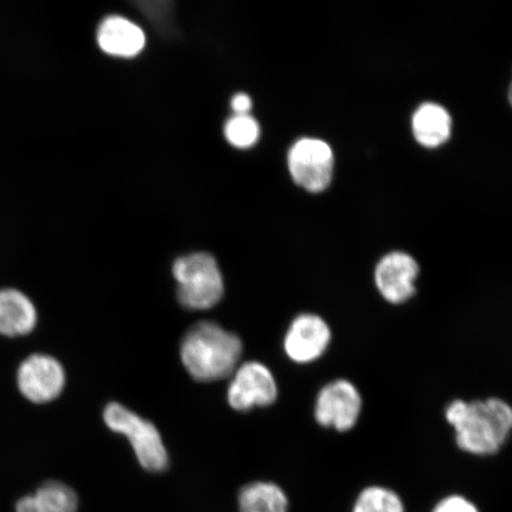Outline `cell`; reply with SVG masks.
<instances>
[{"label": "cell", "mask_w": 512, "mask_h": 512, "mask_svg": "<svg viewBox=\"0 0 512 512\" xmlns=\"http://www.w3.org/2000/svg\"><path fill=\"white\" fill-rule=\"evenodd\" d=\"M239 336L214 322H198L184 335L181 358L192 379L214 382L233 375L242 355Z\"/></svg>", "instance_id": "obj_2"}, {"label": "cell", "mask_w": 512, "mask_h": 512, "mask_svg": "<svg viewBox=\"0 0 512 512\" xmlns=\"http://www.w3.org/2000/svg\"><path fill=\"white\" fill-rule=\"evenodd\" d=\"M230 377L227 398L235 411L247 412L256 407L271 406L278 398L277 381L265 364L243 363Z\"/></svg>", "instance_id": "obj_7"}, {"label": "cell", "mask_w": 512, "mask_h": 512, "mask_svg": "<svg viewBox=\"0 0 512 512\" xmlns=\"http://www.w3.org/2000/svg\"><path fill=\"white\" fill-rule=\"evenodd\" d=\"M172 273L177 281L178 302L185 309H211L224 296L222 273L213 255L192 253L174 262Z\"/></svg>", "instance_id": "obj_3"}, {"label": "cell", "mask_w": 512, "mask_h": 512, "mask_svg": "<svg viewBox=\"0 0 512 512\" xmlns=\"http://www.w3.org/2000/svg\"><path fill=\"white\" fill-rule=\"evenodd\" d=\"M363 411V398L354 382L337 379L319 390L315 419L324 428L347 433L357 426Z\"/></svg>", "instance_id": "obj_5"}, {"label": "cell", "mask_w": 512, "mask_h": 512, "mask_svg": "<svg viewBox=\"0 0 512 512\" xmlns=\"http://www.w3.org/2000/svg\"><path fill=\"white\" fill-rule=\"evenodd\" d=\"M37 324V310L24 293L14 288L0 291V335H29Z\"/></svg>", "instance_id": "obj_12"}, {"label": "cell", "mask_w": 512, "mask_h": 512, "mask_svg": "<svg viewBox=\"0 0 512 512\" xmlns=\"http://www.w3.org/2000/svg\"><path fill=\"white\" fill-rule=\"evenodd\" d=\"M445 419L457 446L471 456H495L512 433V406L499 398L453 400L445 408Z\"/></svg>", "instance_id": "obj_1"}, {"label": "cell", "mask_w": 512, "mask_h": 512, "mask_svg": "<svg viewBox=\"0 0 512 512\" xmlns=\"http://www.w3.org/2000/svg\"><path fill=\"white\" fill-rule=\"evenodd\" d=\"M413 134L418 143L434 149L451 137L452 119L446 108L438 104L421 105L413 115Z\"/></svg>", "instance_id": "obj_13"}, {"label": "cell", "mask_w": 512, "mask_h": 512, "mask_svg": "<svg viewBox=\"0 0 512 512\" xmlns=\"http://www.w3.org/2000/svg\"><path fill=\"white\" fill-rule=\"evenodd\" d=\"M17 382L25 399L47 403L59 398L66 386V373L56 358L35 354L19 367Z\"/></svg>", "instance_id": "obj_10"}, {"label": "cell", "mask_w": 512, "mask_h": 512, "mask_svg": "<svg viewBox=\"0 0 512 512\" xmlns=\"http://www.w3.org/2000/svg\"><path fill=\"white\" fill-rule=\"evenodd\" d=\"M230 106L235 115H246L252 110V100L247 94H236L230 101Z\"/></svg>", "instance_id": "obj_19"}, {"label": "cell", "mask_w": 512, "mask_h": 512, "mask_svg": "<svg viewBox=\"0 0 512 512\" xmlns=\"http://www.w3.org/2000/svg\"><path fill=\"white\" fill-rule=\"evenodd\" d=\"M104 421L111 431L123 434L130 441L143 469L163 472L169 466V454L157 427L118 402L107 405Z\"/></svg>", "instance_id": "obj_4"}, {"label": "cell", "mask_w": 512, "mask_h": 512, "mask_svg": "<svg viewBox=\"0 0 512 512\" xmlns=\"http://www.w3.org/2000/svg\"><path fill=\"white\" fill-rule=\"evenodd\" d=\"M224 136L230 145L238 149H249L258 143L260 126L251 115H234L224 126Z\"/></svg>", "instance_id": "obj_17"}, {"label": "cell", "mask_w": 512, "mask_h": 512, "mask_svg": "<svg viewBox=\"0 0 512 512\" xmlns=\"http://www.w3.org/2000/svg\"><path fill=\"white\" fill-rule=\"evenodd\" d=\"M331 341L332 331L323 317L300 313L286 332L284 350L292 362L309 364L323 357Z\"/></svg>", "instance_id": "obj_9"}, {"label": "cell", "mask_w": 512, "mask_h": 512, "mask_svg": "<svg viewBox=\"0 0 512 512\" xmlns=\"http://www.w3.org/2000/svg\"><path fill=\"white\" fill-rule=\"evenodd\" d=\"M99 47L106 54L117 57H134L145 47V34L130 19L110 16L104 19L98 29Z\"/></svg>", "instance_id": "obj_11"}, {"label": "cell", "mask_w": 512, "mask_h": 512, "mask_svg": "<svg viewBox=\"0 0 512 512\" xmlns=\"http://www.w3.org/2000/svg\"><path fill=\"white\" fill-rule=\"evenodd\" d=\"M420 266L412 255L392 252L382 256L374 272V283L384 302L403 305L416 294Z\"/></svg>", "instance_id": "obj_8"}, {"label": "cell", "mask_w": 512, "mask_h": 512, "mask_svg": "<svg viewBox=\"0 0 512 512\" xmlns=\"http://www.w3.org/2000/svg\"><path fill=\"white\" fill-rule=\"evenodd\" d=\"M34 496L42 512H76L79 509L78 494L56 480L44 483Z\"/></svg>", "instance_id": "obj_15"}, {"label": "cell", "mask_w": 512, "mask_h": 512, "mask_svg": "<svg viewBox=\"0 0 512 512\" xmlns=\"http://www.w3.org/2000/svg\"><path fill=\"white\" fill-rule=\"evenodd\" d=\"M240 512H288V498L279 485L270 482L249 483L240 490Z\"/></svg>", "instance_id": "obj_14"}, {"label": "cell", "mask_w": 512, "mask_h": 512, "mask_svg": "<svg viewBox=\"0 0 512 512\" xmlns=\"http://www.w3.org/2000/svg\"><path fill=\"white\" fill-rule=\"evenodd\" d=\"M352 512H405V505L395 491L373 485L360 492Z\"/></svg>", "instance_id": "obj_16"}, {"label": "cell", "mask_w": 512, "mask_h": 512, "mask_svg": "<svg viewBox=\"0 0 512 512\" xmlns=\"http://www.w3.org/2000/svg\"><path fill=\"white\" fill-rule=\"evenodd\" d=\"M432 512H479V510L464 496L451 495L441 499Z\"/></svg>", "instance_id": "obj_18"}, {"label": "cell", "mask_w": 512, "mask_h": 512, "mask_svg": "<svg viewBox=\"0 0 512 512\" xmlns=\"http://www.w3.org/2000/svg\"><path fill=\"white\" fill-rule=\"evenodd\" d=\"M508 96H509V101H510V104L512 106V82H511V85L509 87V93H508Z\"/></svg>", "instance_id": "obj_20"}, {"label": "cell", "mask_w": 512, "mask_h": 512, "mask_svg": "<svg viewBox=\"0 0 512 512\" xmlns=\"http://www.w3.org/2000/svg\"><path fill=\"white\" fill-rule=\"evenodd\" d=\"M288 170L299 187L313 192L329 188L334 175V152L328 143L316 138H303L291 147Z\"/></svg>", "instance_id": "obj_6"}]
</instances>
